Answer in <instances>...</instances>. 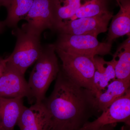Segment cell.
Wrapping results in <instances>:
<instances>
[{
    "label": "cell",
    "mask_w": 130,
    "mask_h": 130,
    "mask_svg": "<svg viewBox=\"0 0 130 130\" xmlns=\"http://www.w3.org/2000/svg\"><path fill=\"white\" fill-rule=\"evenodd\" d=\"M45 104L51 117V127L79 130L99 112L95 96L81 87L60 68L51 94Z\"/></svg>",
    "instance_id": "obj_1"
},
{
    "label": "cell",
    "mask_w": 130,
    "mask_h": 130,
    "mask_svg": "<svg viewBox=\"0 0 130 130\" xmlns=\"http://www.w3.org/2000/svg\"><path fill=\"white\" fill-rule=\"evenodd\" d=\"M56 53L53 44L43 46L41 53L36 61L28 82L30 91L28 100L30 104L43 102L50 85L57 77L60 68Z\"/></svg>",
    "instance_id": "obj_2"
},
{
    "label": "cell",
    "mask_w": 130,
    "mask_h": 130,
    "mask_svg": "<svg viewBox=\"0 0 130 130\" xmlns=\"http://www.w3.org/2000/svg\"><path fill=\"white\" fill-rule=\"evenodd\" d=\"M12 32L16 38V45L13 52L6 58L7 63L24 75L41 53V35L31 30L25 24L21 28H14Z\"/></svg>",
    "instance_id": "obj_3"
},
{
    "label": "cell",
    "mask_w": 130,
    "mask_h": 130,
    "mask_svg": "<svg viewBox=\"0 0 130 130\" xmlns=\"http://www.w3.org/2000/svg\"><path fill=\"white\" fill-rule=\"evenodd\" d=\"M97 37L90 35H73L58 33L55 48L67 53L94 58L97 55L111 54L112 44L98 41Z\"/></svg>",
    "instance_id": "obj_4"
},
{
    "label": "cell",
    "mask_w": 130,
    "mask_h": 130,
    "mask_svg": "<svg viewBox=\"0 0 130 130\" xmlns=\"http://www.w3.org/2000/svg\"><path fill=\"white\" fill-rule=\"evenodd\" d=\"M62 61L61 70L79 86L92 90L94 74V58L85 55L67 53L55 48Z\"/></svg>",
    "instance_id": "obj_5"
},
{
    "label": "cell",
    "mask_w": 130,
    "mask_h": 130,
    "mask_svg": "<svg viewBox=\"0 0 130 130\" xmlns=\"http://www.w3.org/2000/svg\"><path fill=\"white\" fill-rule=\"evenodd\" d=\"M113 16L109 11L92 17H85L63 22L56 28L58 33L90 35L97 37L108 30V23Z\"/></svg>",
    "instance_id": "obj_6"
},
{
    "label": "cell",
    "mask_w": 130,
    "mask_h": 130,
    "mask_svg": "<svg viewBox=\"0 0 130 130\" xmlns=\"http://www.w3.org/2000/svg\"><path fill=\"white\" fill-rule=\"evenodd\" d=\"M102 112L96 119L88 121L79 130H93L107 125L119 123L130 126V89Z\"/></svg>",
    "instance_id": "obj_7"
},
{
    "label": "cell",
    "mask_w": 130,
    "mask_h": 130,
    "mask_svg": "<svg viewBox=\"0 0 130 130\" xmlns=\"http://www.w3.org/2000/svg\"><path fill=\"white\" fill-rule=\"evenodd\" d=\"M30 91L24 75L7 64L6 62L0 76V98H23L29 100Z\"/></svg>",
    "instance_id": "obj_8"
},
{
    "label": "cell",
    "mask_w": 130,
    "mask_h": 130,
    "mask_svg": "<svg viewBox=\"0 0 130 130\" xmlns=\"http://www.w3.org/2000/svg\"><path fill=\"white\" fill-rule=\"evenodd\" d=\"M17 125L20 130H49L51 117L44 103L25 107L19 118Z\"/></svg>",
    "instance_id": "obj_9"
},
{
    "label": "cell",
    "mask_w": 130,
    "mask_h": 130,
    "mask_svg": "<svg viewBox=\"0 0 130 130\" xmlns=\"http://www.w3.org/2000/svg\"><path fill=\"white\" fill-rule=\"evenodd\" d=\"M25 24L38 35L47 29L53 30L50 0H34L29 12L24 19Z\"/></svg>",
    "instance_id": "obj_10"
},
{
    "label": "cell",
    "mask_w": 130,
    "mask_h": 130,
    "mask_svg": "<svg viewBox=\"0 0 130 130\" xmlns=\"http://www.w3.org/2000/svg\"><path fill=\"white\" fill-rule=\"evenodd\" d=\"M117 3L119 11L112 18L105 42L109 44L120 37L130 36V0H118Z\"/></svg>",
    "instance_id": "obj_11"
},
{
    "label": "cell",
    "mask_w": 130,
    "mask_h": 130,
    "mask_svg": "<svg viewBox=\"0 0 130 130\" xmlns=\"http://www.w3.org/2000/svg\"><path fill=\"white\" fill-rule=\"evenodd\" d=\"M23 98H0V128L14 130L24 108Z\"/></svg>",
    "instance_id": "obj_12"
},
{
    "label": "cell",
    "mask_w": 130,
    "mask_h": 130,
    "mask_svg": "<svg viewBox=\"0 0 130 130\" xmlns=\"http://www.w3.org/2000/svg\"><path fill=\"white\" fill-rule=\"evenodd\" d=\"M94 62L95 70L91 91L96 96L103 91L110 82L116 79L115 63L113 59L106 61L97 55L94 58Z\"/></svg>",
    "instance_id": "obj_13"
},
{
    "label": "cell",
    "mask_w": 130,
    "mask_h": 130,
    "mask_svg": "<svg viewBox=\"0 0 130 130\" xmlns=\"http://www.w3.org/2000/svg\"><path fill=\"white\" fill-rule=\"evenodd\" d=\"M86 0H50L53 31L63 22L70 20Z\"/></svg>",
    "instance_id": "obj_14"
},
{
    "label": "cell",
    "mask_w": 130,
    "mask_h": 130,
    "mask_svg": "<svg viewBox=\"0 0 130 130\" xmlns=\"http://www.w3.org/2000/svg\"><path fill=\"white\" fill-rule=\"evenodd\" d=\"M130 80L115 79L106 89L95 96V103L99 112H102L130 89Z\"/></svg>",
    "instance_id": "obj_15"
},
{
    "label": "cell",
    "mask_w": 130,
    "mask_h": 130,
    "mask_svg": "<svg viewBox=\"0 0 130 130\" xmlns=\"http://www.w3.org/2000/svg\"><path fill=\"white\" fill-rule=\"evenodd\" d=\"M112 59L116 79L130 80V36L119 46Z\"/></svg>",
    "instance_id": "obj_16"
},
{
    "label": "cell",
    "mask_w": 130,
    "mask_h": 130,
    "mask_svg": "<svg viewBox=\"0 0 130 130\" xmlns=\"http://www.w3.org/2000/svg\"><path fill=\"white\" fill-rule=\"evenodd\" d=\"M34 0H11L6 7L7 11L6 19L4 21L6 26L18 27L20 20L27 15Z\"/></svg>",
    "instance_id": "obj_17"
},
{
    "label": "cell",
    "mask_w": 130,
    "mask_h": 130,
    "mask_svg": "<svg viewBox=\"0 0 130 130\" xmlns=\"http://www.w3.org/2000/svg\"><path fill=\"white\" fill-rule=\"evenodd\" d=\"M109 3V0H86L70 20L107 12Z\"/></svg>",
    "instance_id": "obj_18"
},
{
    "label": "cell",
    "mask_w": 130,
    "mask_h": 130,
    "mask_svg": "<svg viewBox=\"0 0 130 130\" xmlns=\"http://www.w3.org/2000/svg\"><path fill=\"white\" fill-rule=\"evenodd\" d=\"M116 125V124L107 125L93 130H114Z\"/></svg>",
    "instance_id": "obj_19"
},
{
    "label": "cell",
    "mask_w": 130,
    "mask_h": 130,
    "mask_svg": "<svg viewBox=\"0 0 130 130\" xmlns=\"http://www.w3.org/2000/svg\"><path fill=\"white\" fill-rule=\"evenodd\" d=\"M7 60L0 56V76L2 74L6 64Z\"/></svg>",
    "instance_id": "obj_20"
},
{
    "label": "cell",
    "mask_w": 130,
    "mask_h": 130,
    "mask_svg": "<svg viewBox=\"0 0 130 130\" xmlns=\"http://www.w3.org/2000/svg\"><path fill=\"white\" fill-rule=\"evenodd\" d=\"M6 26V25H5L4 21H0V35L3 32Z\"/></svg>",
    "instance_id": "obj_21"
},
{
    "label": "cell",
    "mask_w": 130,
    "mask_h": 130,
    "mask_svg": "<svg viewBox=\"0 0 130 130\" xmlns=\"http://www.w3.org/2000/svg\"><path fill=\"white\" fill-rule=\"evenodd\" d=\"M11 0H2L3 6L6 7Z\"/></svg>",
    "instance_id": "obj_22"
},
{
    "label": "cell",
    "mask_w": 130,
    "mask_h": 130,
    "mask_svg": "<svg viewBox=\"0 0 130 130\" xmlns=\"http://www.w3.org/2000/svg\"><path fill=\"white\" fill-rule=\"evenodd\" d=\"M129 126L125 124L122 126L120 130H129Z\"/></svg>",
    "instance_id": "obj_23"
},
{
    "label": "cell",
    "mask_w": 130,
    "mask_h": 130,
    "mask_svg": "<svg viewBox=\"0 0 130 130\" xmlns=\"http://www.w3.org/2000/svg\"><path fill=\"white\" fill-rule=\"evenodd\" d=\"M49 130H68L64 129V128H58V127H51L50 128Z\"/></svg>",
    "instance_id": "obj_24"
},
{
    "label": "cell",
    "mask_w": 130,
    "mask_h": 130,
    "mask_svg": "<svg viewBox=\"0 0 130 130\" xmlns=\"http://www.w3.org/2000/svg\"><path fill=\"white\" fill-rule=\"evenodd\" d=\"M116 2L118 3V0H116Z\"/></svg>",
    "instance_id": "obj_25"
},
{
    "label": "cell",
    "mask_w": 130,
    "mask_h": 130,
    "mask_svg": "<svg viewBox=\"0 0 130 130\" xmlns=\"http://www.w3.org/2000/svg\"><path fill=\"white\" fill-rule=\"evenodd\" d=\"M0 130H5L3 129H1V128H0Z\"/></svg>",
    "instance_id": "obj_26"
}]
</instances>
